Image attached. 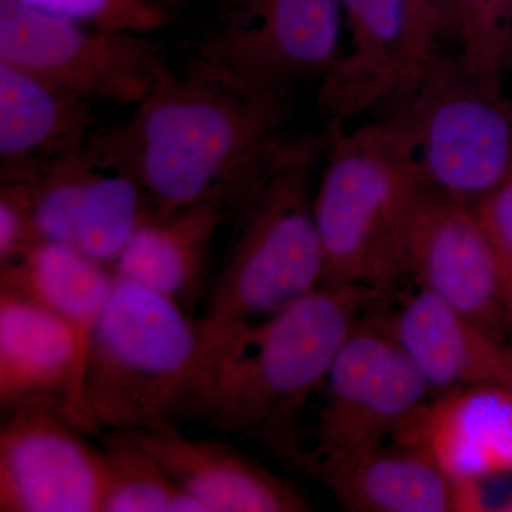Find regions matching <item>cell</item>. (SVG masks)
<instances>
[{"mask_svg": "<svg viewBox=\"0 0 512 512\" xmlns=\"http://www.w3.org/2000/svg\"><path fill=\"white\" fill-rule=\"evenodd\" d=\"M288 120L289 101L252 92L195 55L87 146L143 188L153 217L210 200H227L232 215L291 138Z\"/></svg>", "mask_w": 512, "mask_h": 512, "instance_id": "1", "label": "cell"}, {"mask_svg": "<svg viewBox=\"0 0 512 512\" xmlns=\"http://www.w3.org/2000/svg\"><path fill=\"white\" fill-rule=\"evenodd\" d=\"M387 296L319 286L259 322L211 328L200 319L208 349L194 419L284 457L346 340Z\"/></svg>", "mask_w": 512, "mask_h": 512, "instance_id": "2", "label": "cell"}, {"mask_svg": "<svg viewBox=\"0 0 512 512\" xmlns=\"http://www.w3.org/2000/svg\"><path fill=\"white\" fill-rule=\"evenodd\" d=\"M326 133V164L313 192L322 286L392 295L409 278V242L426 185L406 141L383 121Z\"/></svg>", "mask_w": 512, "mask_h": 512, "instance_id": "3", "label": "cell"}, {"mask_svg": "<svg viewBox=\"0 0 512 512\" xmlns=\"http://www.w3.org/2000/svg\"><path fill=\"white\" fill-rule=\"evenodd\" d=\"M207 349L201 320H192L174 299L113 272L84 380L99 429H167L194 419Z\"/></svg>", "mask_w": 512, "mask_h": 512, "instance_id": "4", "label": "cell"}, {"mask_svg": "<svg viewBox=\"0 0 512 512\" xmlns=\"http://www.w3.org/2000/svg\"><path fill=\"white\" fill-rule=\"evenodd\" d=\"M328 133L291 137L232 214L234 238L205 299L202 322H259L322 286L312 171Z\"/></svg>", "mask_w": 512, "mask_h": 512, "instance_id": "5", "label": "cell"}, {"mask_svg": "<svg viewBox=\"0 0 512 512\" xmlns=\"http://www.w3.org/2000/svg\"><path fill=\"white\" fill-rule=\"evenodd\" d=\"M373 113L406 141L421 181L474 207L512 174V97L441 50Z\"/></svg>", "mask_w": 512, "mask_h": 512, "instance_id": "6", "label": "cell"}, {"mask_svg": "<svg viewBox=\"0 0 512 512\" xmlns=\"http://www.w3.org/2000/svg\"><path fill=\"white\" fill-rule=\"evenodd\" d=\"M431 396L370 315L336 356L281 460L330 487L382 450Z\"/></svg>", "mask_w": 512, "mask_h": 512, "instance_id": "7", "label": "cell"}, {"mask_svg": "<svg viewBox=\"0 0 512 512\" xmlns=\"http://www.w3.org/2000/svg\"><path fill=\"white\" fill-rule=\"evenodd\" d=\"M0 62L83 99L136 107L171 69L153 35L96 28L0 0Z\"/></svg>", "mask_w": 512, "mask_h": 512, "instance_id": "8", "label": "cell"}, {"mask_svg": "<svg viewBox=\"0 0 512 512\" xmlns=\"http://www.w3.org/2000/svg\"><path fill=\"white\" fill-rule=\"evenodd\" d=\"M339 0H237L195 55L251 89L289 101L342 55Z\"/></svg>", "mask_w": 512, "mask_h": 512, "instance_id": "9", "label": "cell"}, {"mask_svg": "<svg viewBox=\"0 0 512 512\" xmlns=\"http://www.w3.org/2000/svg\"><path fill=\"white\" fill-rule=\"evenodd\" d=\"M3 414L0 511L101 512L103 451L84 440L62 404L30 403Z\"/></svg>", "mask_w": 512, "mask_h": 512, "instance_id": "10", "label": "cell"}, {"mask_svg": "<svg viewBox=\"0 0 512 512\" xmlns=\"http://www.w3.org/2000/svg\"><path fill=\"white\" fill-rule=\"evenodd\" d=\"M22 183L40 241L67 245L103 265H113L153 217L143 188L101 164L89 146L49 161Z\"/></svg>", "mask_w": 512, "mask_h": 512, "instance_id": "11", "label": "cell"}, {"mask_svg": "<svg viewBox=\"0 0 512 512\" xmlns=\"http://www.w3.org/2000/svg\"><path fill=\"white\" fill-rule=\"evenodd\" d=\"M407 272L414 284L512 348L510 302L473 207L426 187L410 237Z\"/></svg>", "mask_w": 512, "mask_h": 512, "instance_id": "12", "label": "cell"}, {"mask_svg": "<svg viewBox=\"0 0 512 512\" xmlns=\"http://www.w3.org/2000/svg\"><path fill=\"white\" fill-rule=\"evenodd\" d=\"M389 296L372 313L373 322L402 350L433 396L476 384L507 386L511 346L419 285L399 299L392 293L396 305Z\"/></svg>", "mask_w": 512, "mask_h": 512, "instance_id": "13", "label": "cell"}, {"mask_svg": "<svg viewBox=\"0 0 512 512\" xmlns=\"http://www.w3.org/2000/svg\"><path fill=\"white\" fill-rule=\"evenodd\" d=\"M467 483L512 474V392L485 383L431 396L392 439Z\"/></svg>", "mask_w": 512, "mask_h": 512, "instance_id": "14", "label": "cell"}, {"mask_svg": "<svg viewBox=\"0 0 512 512\" xmlns=\"http://www.w3.org/2000/svg\"><path fill=\"white\" fill-rule=\"evenodd\" d=\"M207 512H302L305 495L237 448L191 439L178 427L126 431Z\"/></svg>", "mask_w": 512, "mask_h": 512, "instance_id": "15", "label": "cell"}, {"mask_svg": "<svg viewBox=\"0 0 512 512\" xmlns=\"http://www.w3.org/2000/svg\"><path fill=\"white\" fill-rule=\"evenodd\" d=\"M96 124L92 101L0 62V184L22 183L82 150Z\"/></svg>", "mask_w": 512, "mask_h": 512, "instance_id": "16", "label": "cell"}, {"mask_svg": "<svg viewBox=\"0 0 512 512\" xmlns=\"http://www.w3.org/2000/svg\"><path fill=\"white\" fill-rule=\"evenodd\" d=\"M348 45L318 84V110L326 128L346 127L373 113L402 74L403 0H339Z\"/></svg>", "mask_w": 512, "mask_h": 512, "instance_id": "17", "label": "cell"}, {"mask_svg": "<svg viewBox=\"0 0 512 512\" xmlns=\"http://www.w3.org/2000/svg\"><path fill=\"white\" fill-rule=\"evenodd\" d=\"M76 367V343L66 323L28 296L0 288L2 412L57 402L77 427Z\"/></svg>", "mask_w": 512, "mask_h": 512, "instance_id": "18", "label": "cell"}, {"mask_svg": "<svg viewBox=\"0 0 512 512\" xmlns=\"http://www.w3.org/2000/svg\"><path fill=\"white\" fill-rule=\"evenodd\" d=\"M113 271L67 245L40 241L18 261L0 269V288L12 289L45 306L66 323L76 343L77 427L100 436L87 404V355L109 299Z\"/></svg>", "mask_w": 512, "mask_h": 512, "instance_id": "19", "label": "cell"}, {"mask_svg": "<svg viewBox=\"0 0 512 512\" xmlns=\"http://www.w3.org/2000/svg\"><path fill=\"white\" fill-rule=\"evenodd\" d=\"M229 215L227 200H210L148 218L114 262V274L163 293L185 311L194 308L207 293L212 248Z\"/></svg>", "mask_w": 512, "mask_h": 512, "instance_id": "20", "label": "cell"}, {"mask_svg": "<svg viewBox=\"0 0 512 512\" xmlns=\"http://www.w3.org/2000/svg\"><path fill=\"white\" fill-rule=\"evenodd\" d=\"M352 512H474L488 510L481 484L451 476L419 448L384 446L330 485Z\"/></svg>", "mask_w": 512, "mask_h": 512, "instance_id": "21", "label": "cell"}, {"mask_svg": "<svg viewBox=\"0 0 512 512\" xmlns=\"http://www.w3.org/2000/svg\"><path fill=\"white\" fill-rule=\"evenodd\" d=\"M101 451L106 464L101 512H207L126 431H109Z\"/></svg>", "mask_w": 512, "mask_h": 512, "instance_id": "22", "label": "cell"}, {"mask_svg": "<svg viewBox=\"0 0 512 512\" xmlns=\"http://www.w3.org/2000/svg\"><path fill=\"white\" fill-rule=\"evenodd\" d=\"M512 40V0H454V42L467 72L497 93L505 90Z\"/></svg>", "mask_w": 512, "mask_h": 512, "instance_id": "23", "label": "cell"}, {"mask_svg": "<svg viewBox=\"0 0 512 512\" xmlns=\"http://www.w3.org/2000/svg\"><path fill=\"white\" fill-rule=\"evenodd\" d=\"M26 8L96 28L154 35L167 26L160 0H15Z\"/></svg>", "mask_w": 512, "mask_h": 512, "instance_id": "24", "label": "cell"}, {"mask_svg": "<svg viewBox=\"0 0 512 512\" xmlns=\"http://www.w3.org/2000/svg\"><path fill=\"white\" fill-rule=\"evenodd\" d=\"M404 45L400 82L454 40V0H403ZM397 84V86H399Z\"/></svg>", "mask_w": 512, "mask_h": 512, "instance_id": "25", "label": "cell"}, {"mask_svg": "<svg viewBox=\"0 0 512 512\" xmlns=\"http://www.w3.org/2000/svg\"><path fill=\"white\" fill-rule=\"evenodd\" d=\"M32 202L25 183L0 185V269L39 244Z\"/></svg>", "mask_w": 512, "mask_h": 512, "instance_id": "26", "label": "cell"}, {"mask_svg": "<svg viewBox=\"0 0 512 512\" xmlns=\"http://www.w3.org/2000/svg\"><path fill=\"white\" fill-rule=\"evenodd\" d=\"M473 208L493 249L512 312V174Z\"/></svg>", "mask_w": 512, "mask_h": 512, "instance_id": "27", "label": "cell"}, {"mask_svg": "<svg viewBox=\"0 0 512 512\" xmlns=\"http://www.w3.org/2000/svg\"><path fill=\"white\" fill-rule=\"evenodd\" d=\"M512 80V40L510 49H508L507 62H505V83Z\"/></svg>", "mask_w": 512, "mask_h": 512, "instance_id": "28", "label": "cell"}, {"mask_svg": "<svg viewBox=\"0 0 512 512\" xmlns=\"http://www.w3.org/2000/svg\"><path fill=\"white\" fill-rule=\"evenodd\" d=\"M497 510L512 512V495L511 497H508L507 500H505L504 503L497 508Z\"/></svg>", "mask_w": 512, "mask_h": 512, "instance_id": "29", "label": "cell"}, {"mask_svg": "<svg viewBox=\"0 0 512 512\" xmlns=\"http://www.w3.org/2000/svg\"><path fill=\"white\" fill-rule=\"evenodd\" d=\"M507 387H508V389H510V390H511V392H512V372H511L510 380H508Z\"/></svg>", "mask_w": 512, "mask_h": 512, "instance_id": "30", "label": "cell"}, {"mask_svg": "<svg viewBox=\"0 0 512 512\" xmlns=\"http://www.w3.org/2000/svg\"><path fill=\"white\" fill-rule=\"evenodd\" d=\"M161 3H164V2H174V3H177V2H180V0H160Z\"/></svg>", "mask_w": 512, "mask_h": 512, "instance_id": "31", "label": "cell"}]
</instances>
